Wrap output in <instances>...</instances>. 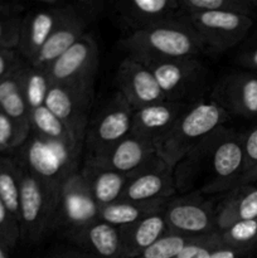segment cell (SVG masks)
Listing matches in <instances>:
<instances>
[{
    "label": "cell",
    "instance_id": "5",
    "mask_svg": "<svg viewBox=\"0 0 257 258\" xmlns=\"http://www.w3.org/2000/svg\"><path fill=\"white\" fill-rule=\"evenodd\" d=\"M19 178L20 241L35 243L52 227L59 188L44 183L20 165Z\"/></svg>",
    "mask_w": 257,
    "mask_h": 258
},
{
    "label": "cell",
    "instance_id": "36",
    "mask_svg": "<svg viewBox=\"0 0 257 258\" xmlns=\"http://www.w3.org/2000/svg\"><path fill=\"white\" fill-rule=\"evenodd\" d=\"M257 168V122L244 134L243 138V173L242 178ZM241 178V179H242Z\"/></svg>",
    "mask_w": 257,
    "mask_h": 258
},
{
    "label": "cell",
    "instance_id": "32",
    "mask_svg": "<svg viewBox=\"0 0 257 258\" xmlns=\"http://www.w3.org/2000/svg\"><path fill=\"white\" fill-rule=\"evenodd\" d=\"M218 236L223 246L247 253L257 244V218L232 224L218 231Z\"/></svg>",
    "mask_w": 257,
    "mask_h": 258
},
{
    "label": "cell",
    "instance_id": "26",
    "mask_svg": "<svg viewBox=\"0 0 257 258\" xmlns=\"http://www.w3.org/2000/svg\"><path fill=\"white\" fill-rule=\"evenodd\" d=\"M169 199H159L151 202L117 201L105 206L100 211V219L117 228L130 226L145 217L165 211Z\"/></svg>",
    "mask_w": 257,
    "mask_h": 258
},
{
    "label": "cell",
    "instance_id": "41",
    "mask_svg": "<svg viewBox=\"0 0 257 258\" xmlns=\"http://www.w3.org/2000/svg\"><path fill=\"white\" fill-rule=\"evenodd\" d=\"M57 258H96L90 253H65L60 254Z\"/></svg>",
    "mask_w": 257,
    "mask_h": 258
},
{
    "label": "cell",
    "instance_id": "9",
    "mask_svg": "<svg viewBox=\"0 0 257 258\" xmlns=\"http://www.w3.org/2000/svg\"><path fill=\"white\" fill-rule=\"evenodd\" d=\"M201 39L206 52L223 53L244 42L253 18L227 12H204L183 17Z\"/></svg>",
    "mask_w": 257,
    "mask_h": 258
},
{
    "label": "cell",
    "instance_id": "40",
    "mask_svg": "<svg viewBox=\"0 0 257 258\" xmlns=\"http://www.w3.org/2000/svg\"><path fill=\"white\" fill-rule=\"evenodd\" d=\"M256 181H257V168L254 169L253 171H251L248 175L243 176V178L239 180L238 185H246V184H256ZM238 185H237V186H238Z\"/></svg>",
    "mask_w": 257,
    "mask_h": 258
},
{
    "label": "cell",
    "instance_id": "24",
    "mask_svg": "<svg viewBox=\"0 0 257 258\" xmlns=\"http://www.w3.org/2000/svg\"><path fill=\"white\" fill-rule=\"evenodd\" d=\"M80 171L100 208L120 201L127 183V175L90 161H85Z\"/></svg>",
    "mask_w": 257,
    "mask_h": 258
},
{
    "label": "cell",
    "instance_id": "16",
    "mask_svg": "<svg viewBox=\"0 0 257 258\" xmlns=\"http://www.w3.org/2000/svg\"><path fill=\"white\" fill-rule=\"evenodd\" d=\"M211 100L228 115L256 117L257 75L253 72H232L223 76L213 87Z\"/></svg>",
    "mask_w": 257,
    "mask_h": 258
},
{
    "label": "cell",
    "instance_id": "2",
    "mask_svg": "<svg viewBox=\"0 0 257 258\" xmlns=\"http://www.w3.org/2000/svg\"><path fill=\"white\" fill-rule=\"evenodd\" d=\"M128 55L146 60L199 57L206 52L201 39L184 18L133 32L121 40Z\"/></svg>",
    "mask_w": 257,
    "mask_h": 258
},
{
    "label": "cell",
    "instance_id": "35",
    "mask_svg": "<svg viewBox=\"0 0 257 258\" xmlns=\"http://www.w3.org/2000/svg\"><path fill=\"white\" fill-rule=\"evenodd\" d=\"M22 145L13 121L0 110V155L14 153Z\"/></svg>",
    "mask_w": 257,
    "mask_h": 258
},
{
    "label": "cell",
    "instance_id": "4",
    "mask_svg": "<svg viewBox=\"0 0 257 258\" xmlns=\"http://www.w3.org/2000/svg\"><path fill=\"white\" fill-rule=\"evenodd\" d=\"M15 153V161L44 183L59 188L63 181L80 170L82 149L47 140L30 133Z\"/></svg>",
    "mask_w": 257,
    "mask_h": 258
},
{
    "label": "cell",
    "instance_id": "43",
    "mask_svg": "<svg viewBox=\"0 0 257 258\" xmlns=\"http://www.w3.org/2000/svg\"><path fill=\"white\" fill-rule=\"evenodd\" d=\"M251 2H252V5H253L254 12H257V0H251Z\"/></svg>",
    "mask_w": 257,
    "mask_h": 258
},
{
    "label": "cell",
    "instance_id": "21",
    "mask_svg": "<svg viewBox=\"0 0 257 258\" xmlns=\"http://www.w3.org/2000/svg\"><path fill=\"white\" fill-rule=\"evenodd\" d=\"M257 218V185L246 184L229 190L216 208L217 229Z\"/></svg>",
    "mask_w": 257,
    "mask_h": 258
},
{
    "label": "cell",
    "instance_id": "34",
    "mask_svg": "<svg viewBox=\"0 0 257 258\" xmlns=\"http://www.w3.org/2000/svg\"><path fill=\"white\" fill-rule=\"evenodd\" d=\"M20 241V224L8 212L0 201V243L9 251L14 249Z\"/></svg>",
    "mask_w": 257,
    "mask_h": 258
},
{
    "label": "cell",
    "instance_id": "33",
    "mask_svg": "<svg viewBox=\"0 0 257 258\" xmlns=\"http://www.w3.org/2000/svg\"><path fill=\"white\" fill-rule=\"evenodd\" d=\"M196 237L178 236V234L166 233L159 241L151 244L149 248L141 252L139 256L133 258H175L181 249L188 246Z\"/></svg>",
    "mask_w": 257,
    "mask_h": 258
},
{
    "label": "cell",
    "instance_id": "14",
    "mask_svg": "<svg viewBox=\"0 0 257 258\" xmlns=\"http://www.w3.org/2000/svg\"><path fill=\"white\" fill-rule=\"evenodd\" d=\"M75 10V2H67L62 8L45 9L34 8L27 10L20 25L19 42L17 50L24 62L30 63L38 54L48 38L62 23H65Z\"/></svg>",
    "mask_w": 257,
    "mask_h": 258
},
{
    "label": "cell",
    "instance_id": "3",
    "mask_svg": "<svg viewBox=\"0 0 257 258\" xmlns=\"http://www.w3.org/2000/svg\"><path fill=\"white\" fill-rule=\"evenodd\" d=\"M228 117V113L212 100L189 103L168 135L155 146L156 153L174 169L193 146L223 126Z\"/></svg>",
    "mask_w": 257,
    "mask_h": 258
},
{
    "label": "cell",
    "instance_id": "25",
    "mask_svg": "<svg viewBox=\"0 0 257 258\" xmlns=\"http://www.w3.org/2000/svg\"><path fill=\"white\" fill-rule=\"evenodd\" d=\"M19 72L18 70L0 82V110L13 121L23 145L30 134V111L23 95Z\"/></svg>",
    "mask_w": 257,
    "mask_h": 258
},
{
    "label": "cell",
    "instance_id": "39",
    "mask_svg": "<svg viewBox=\"0 0 257 258\" xmlns=\"http://www.w3.org/2000/svg\"><path fill=\"white\" fill-rule=\"evenodd\" d=\"M244 254H246V252L237 251V249L229 248V247H226L222 244L218 248L214 249V252L211 254L209 258H242Z\"/></svg>",
    "mask_w": 257,
    "mask_h": 258
},
{
    "label": "cell",
    "instance_id": "19",
    "mask_svg": "<svg viewBox=\"0 0 257 258\" xmlns=\"http://www.w3.org/2000/svg\"><path fill=\"white\" fill-rule=\"evenodd\" d=\"M186 107V103L161 101L134 110L131 134L155 148L168 135Z\"/></svg>",
    "mask_w": 257,
    "mask_h": 258
},
{
    "label": "cell",
    "instance_id": "8",
    "mask_svg": "<svg viewBox=\"0 0 257 258\" xmlns=\"http://www.w3.org/2000/svg\"><path fill=\"white\" fill-rule=\"evenodd\" d=\"M95 96V82L50 85L45 106L65 123L77 145H85Z\"/></svg>",
    "mask_w": 257,
    "mask_h": 258
},
{
    "label": "cell",
    "instance_id": "10",
    "mask_svg": "<svg viewBox=\"0 0 257 258\" xmlns=\"http://www.w3.org/2000/svg\"><path fill=\"white\" fill-rule=\"evenodd\" d=\"M80 170L68 176L59 186L57 209L52 223V227L65 229L68 237L100 219V206L93 199Z\"/></svg>",
    "mask_w": 257,
    "mask_h": 258
},
{
    "label": "cell",
    "instance_id": "42",
    "mask_svg": "<svg viewBox=\"0 0 257 258\" xmlns=\"http://www.w3.org/2000/svg\"><path fill=\"white\" fill-rule=\"evenodd\" d=\"M9 252L10 251L7 248V247H4L2 243H0V258H10Z\"/></svg>",
    "mask_w": 257,
    "mask_h": 258
},
{
    "label": "cell",
    "instance_id": "28",
    "mask_svg": "<svg viewBox=\"0 0 257 258\" xmlns=\"http://www.w3.org/2000/svg\"><path fill=\"white\" fill-rule=\"evenodd\" d=\"M19 165L14 158L0 155V201L18 222H19Z\"/></svg>",
    "mask_w": 257,
    "mask_h": 258
},
{
    "label": "cell",
    "instance_id": "15",
    "mask_svg": "<svg viewBox=\"0 0 257 258\" xmlns=\"http://www.w3.org/2000/svg\"><path fill=\"white\" fill-rule=\"evenodd\" d=\"M116 83L117 92L121 93L134 110L165 101L150 68L131 55L126 57L118 66Z\"/></svg>",
    "mask_w": 257,
    "mask_h": 258
},
{
    "label": "cell",
    "instance_id": "7",
    "mask_svg": "<svg viewBox=\"0 0 257 258\" xmlns=\"http://www.w3.org/2000/svg\"><path fill=\"white\" fill-rule=\"evenodd\" d=\"M133 115L134 108L121 93L116 92L88 123L83 145L87 149L86 160L102 158L127 138L133 127Z\"/></svg>",
    "mask_w": 257,
    "mask_h": 258
},
{
    "label": "cell",
    "instance_id": "38",
    "mask_svg": "<svg viewBox=\"0 0 257 258\" xmlns=\"http://www.w3.org/2000/svg\"><path fill=\"white\" fill-rule=\"evenodd\" d=\"M237 63L243 68L252 72H257V30L249 38H246L241 48V52L237 55Z\"/></svg>",
    "mask_w": 257,
    "mask_h": 258
},
{
    "label": "cell",
    "instance_id": "37",
    "mask_svg": "<svg viewBox=\"0 0 257 258\" xmlns=\"http://www.w3.org/2000/svg\"><path fill=\"white\" fill-rule=\"evenodd\" d=\"M24 63L17 49L0 47V82L20 70Z\"/></svg>",
    "mask_w": 257,
    "mask_h": 258
},
{
    "label": "cell",
    "instance_id": "6",
    "mask_svg": "<svg viewBox=\"0 0 257 258\" xmlns=\"http://www.w3.org/2000/svg\"><path fill=\"white\" fill-rule=\"evenodd\" d=\"M144 63L154 73L164 100L169 102L186 105L196 102L194 98L203 92L208 80L209 71L199 57L146 60Z\"/></svg>",
    "mask_w": 257,
    "mask_h": 258
},
{
    "label": "cell",
    "instance_id": "18",
    "mask_svg": "<svg viewBox=\"0 0 257 258\" xmlns=\"http://www.w3.org/2000/svg\"><path fill=\"white\" fill-rule=\"evenodd\" d=\"M112 8L121 27L130 33L180 18L179 0H125Z\"/></svg>",
    "mask_w": 257,
    "mask_h": 258
},
{
    "label": "cell",
    "instance_id": "29",
    "mask_svg": "<svg viewBox=\"0 0 257 258\" xmlns=\"http://www.w3.org/2000/svg\"><path fill=\"white\" fill-rule=\"evenodd\" d=\"M19 76L23 95H24L29 111L44 106L48 91L52 85L47 71L33 67L25 62L20 68Z\"/></svg>",
    "mask_w": 257,
    "mask_h": 258
},
{
    "label": "cell",
    "instance_id": "13",
    "mask_svg": "<svg viewBox=\"0 0 257 258\" xmlns=\"http://www.w3.org/2000/svg\"><path fill=\"white\" fill-rule=\"evenodd\" d=\"M98 45L92 34L86 33L72 47L68 48L47 73L52 85H72L95 82L98 70Z\"/></svg>",
    "mask_w": 257,
    "mask_h": 258
},
{
    "label": "cell",
    "instance_id": "23",
    "mask_svg": "<svg viewBox=\"0 0 257 258\" xmlns=\"http://www.w3.org/2000/svg\"><path fill=\"white\" fill-rule=\"evenodd\" d=\"M122 258H133L168 233L164 212L154 213L141 221L120 228Z\"/></svg>",
    "mask_w": 257,
    "mask_h": 258
},
{
    "label": "cell",
    "instance_id": "17",
    "mask_svg": "<svg viewBox=\"0 0 257 258\" xmlns=\"http://www.w3.org/2000/svg\"><path fill=\"white\" fill-rule=\"evenodd\" d=\"M85 161L107 166L127 176L136 175L141 171L165 163L151 144L133 134L123 139L102 158Z\"/></svg>",
    "mask_w": 257,
    "mask_h": 258
},
{
    "label": "cell",
    "instance_id": "22",
    "mask_svg": "<svg viewBox=\"0 0 257 258\" xmlns=\"http://www.w3.org/2000/svg\"><path fill=\"white\" fill-rule=\"evenodd\" d=\"M70 238L96 258H122L120 228L101 219L85 227Z\"/></svg>",
    "mask_w": 257,
    "mask_h": 258
},
{
    "label": "cell",
    "instance_id": "20",
    "mask_svg": "<svg viewBox=\"0 0 257 258\" xmlns=\"http://www.w3.org/2000/svg\"><path fill=\"white\" fill-rule=\"evenodd\" d=\"M174 171L166 163L128 176L120 201L151 202L170 199L175 196Z\"/></svg>",
    "mask_w": 257,
    "mask_h": 258
},
{
    "label": "cell",
    "instance_id": "12",
    "mask_svg": "<svg viewBox=\"0 0 257 258\" xmlns=\"http://www.w3.org/2000/svg\"><path fill=\"white\" fill-rule=\"evenodd\" d=\"M168 233L199 237L218 232L216 208L198 190L169 199L164 211Z\"/></svg>",
    "mask_w": 257,
    "mask_h": 258
},
{
    "label": "cell",
    "instance_id": "11",
    "mask_svg": "<svg viewBox=\"0 0 257 258\" xmlns=\"http://www.w3.org/2000/svg\"><path fill=\"white\" fill-rule=\"evenodd\" d=\"M102 12L103 3L96 0H75V10L71 17L53 32L34 59L28 64L48 71L55 59L87 33L86 30L88 27Z\"/></svg>",
    "mask_w": 257,
    "mask_h": 258
},
{
    "label": "cell",
    "instance_id": "30",
    "mask_svg": "<svg viewBox=\"0 0 257 258\" xmlns=\"http://www.w3.org/2000/svg\"><path fill=\"white\" fill-rule=\"evenodd\" d=\"M204 12L237 13L252 17L254 9L251 0H179L180 18Z\"/></svg>",
    "mask_w": 257,
    "mask_h": 258
},
{
    "label": "cell",
    "instance_id": "27",
    "mask_svg": "<svg viewBox=\"0 0 257 258\" xmlns=\"http://www.w3.org/2000/svg\"><path fill=\"white\" fill-rule=\"evenodd\" d=\"M30 133L37 134L47 140L82 149V146L75 143L65 123L45 105L30 111Z\"/></svg>",
    "mask_w": 257,
    "mask_h": 258
},
{
    "label": "cell",
    "instance_id": "44",
    "mask_svg": "<svg viewBox=\"0 0 257 258\" xmlns=\"http://www.w3.org/2000/svg\"><path fill=\"white\" fill-rule=\"evenodd\" d=\"M256 185H257V181H256Z\"/></svg>",
    "mask_w": 257,
    "mask_h": 258
},
{
    "label": "cell",
    "instance_id": "31",
    "mask_svg": "<svg viewBox=\"0 0 257 258\" xmlns=\"http://www.w3.org/2000/svg\"><path fill=\"white\" fill-rule=\"evenodd\" d=\"M25 5L0 2V47L17 49Z\"/></svg>",
    "mask_w": 257,
    "mask_h": 258
},
{
    "label": "cell",
    "instance_id": "1",
    "mask_svg": "<svg viewBox=\"0 0 257 258\" xmlns=\"http://www.w3.org/2000/svg\"><path fill=\"white\" fill-rule=\"evenodd\" d=\"M244 134L221 126L199 141L174 166L176 191L186 194L201 183L199 193H228L243 173Z\"/></svg>",
    "mask_w": 257,
    "mask_h": 258
}]
</instances>
